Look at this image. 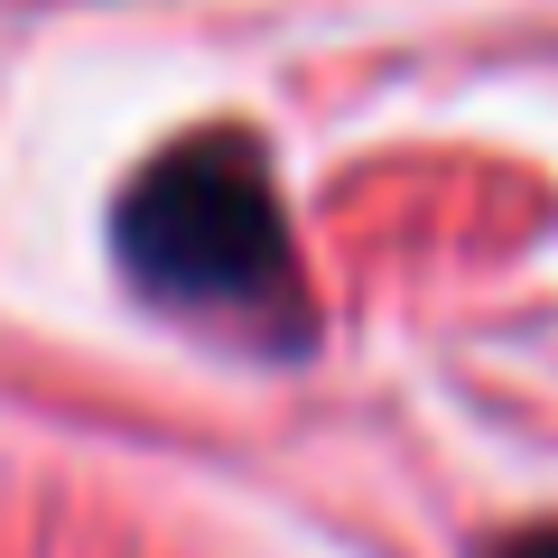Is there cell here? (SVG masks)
Wrapping results in <instances>:
<instances>
[{"label":"cell","mask_w":558,"mask_h":558,"mask_svg":"<svg viewBox=\"0 0 558 558\" xmlns=\"http://www.w3.org/2000/svg\"><path fill=\"white\" fill-rule=\"evenodd\" d=\"M112 252L178 317H215V326L279 336V344L307 336L299 242H289L260 140H242V131H196L178 149H159L121 186Z\"/></svg>","instance_id":"1"},{"label":"cell","mask_w":558,"mask_h":558,"mask_svg":"<svg viewBox=\"0 0 558 558\" xmlns=\"http://www.w3.org/2000/svg\"><path fill=\"white\" fill-rule=\"evenodd\" d=\"M494 558H558V521H549V531H512Z\"/></svg>","instance_id":"2"}]
</instances>
